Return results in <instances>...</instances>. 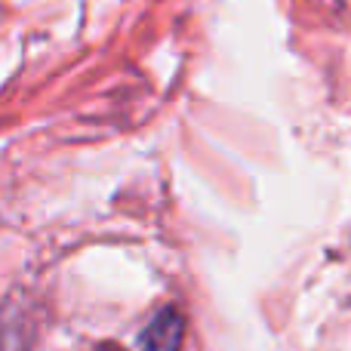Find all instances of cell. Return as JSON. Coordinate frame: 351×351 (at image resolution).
<instances>
[{
  "label": "cell",
  "mask_w": 351,
  "mask_h": 351,
  "mask_svg": "<svg viewBox=\"0 0 351 351\" xmlns=\"http://www.w3.org/2000/svg\"><path fill=\"white\" fill-rule=\"evenodd\" d=\"M182 339V317L176 311H160L148 330L142 333V342H139V351H176Z\"/></svg>",
  "instance_id": "1"
}]
</instances>
